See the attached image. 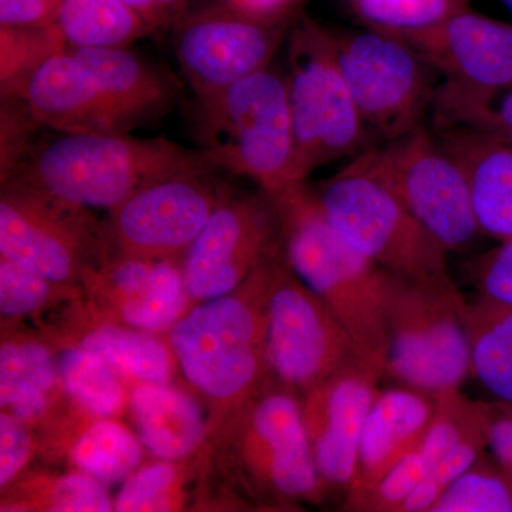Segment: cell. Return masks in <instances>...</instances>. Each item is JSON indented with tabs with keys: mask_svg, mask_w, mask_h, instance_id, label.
<instances>
[{
	"mask_svg": "<svg viewBox=\"0 0 512 512\" xmlns=\"http://www.w3.org/2000/svg\"><path fill=\"white\" fill-rule=\"evenodd\" d=\"M276 247L235 291L195 303L165 333L178 372L207 407L208 441L271 376L266 298Z\"/></svg>",
	"mask_w": 512,
	"mask_h": 512,
	"instance_id": "1",
	"label": "cell"
},
{
	"mask_svg": "<svg viewBox=\"0 0 512 512\" xmlns=\"http://www.w3.org/2000/svg\"><path fill=\"white\" fill-rule=\"evenodd\" d=\"M275 202L285 261L328 305L365 362L386 372L389 272L363 255L323 217L311 188L293 185Z\"/></svg>",
	"mask_w": 512,
	"mask_h": 512,
	"instance_id": "2",
	"label": "cell"
},
{
	"mask_svg": "<svg viewBox=\"0 0 512 512\" xmlns=\"http://www.w3.org/2000/svg\"><path fill=\"white\" fill-rule=\"evenodd\" d=\"M204 151L126 133L62 134L33 148L9 178L80 207L111 211L147 185L217 170ZM2 180V181H5Z\"/></svg>",
	"mask_w": 512,
	"mask_h": 512,
	"instance_id": "3",
	"label": "cell"
},
{
	"mask_svg": "<svg viewBox=\"0 0 512 512\" xmlns=\"http://www.w3.org/2000/svg\"><path fill=\"white\" fill-rule=\"evenodd\" d=\"M224 474L255 507L320 503L329 488L313 458L301 394L269 376L207 443Z\"/></svg>",
	"mask_w": 512,
	"mask_h": 512,
	"instance_id": "4",
	"label": "cell"
},
{
	"mask_svg": "<svg viewBox=\"0 0 512 512\" xmlns=\"http://www.w3.org/2000/svg\"><path fill=\"white\" fill-rule=\"evenodd\" d=\"M202 151L218 168L275 198L302 184L296 171L288 79L271 66L198 100Z\"/></svg>",
	"mask_w": 512,
	"mask_h": 512,
	"instance_id": "5",
	"label": "cell"
},
{
	"mask_svg": "<svg viewBox=\"0 0 512 512\" xmlns=\"http://www.w3.org/2000/svg\"><path fill=\"white\" fill-rule=\"evenodd\" d=\"M312 191L329 224L390 274L417 284H453L450 252L355 160Z\"/></svg>",
	"mask_w": 512,
	"mask_h": 512,
	"instance_id": "6",
	"label": "cell"
},
{
	"mask_svg": "<svg viewBox=\"0 0 512 512\" xmlns=\"http://www.w3.org/2000/svg\"><path fill=\"white\" fill-rule=\"evenodd\" d=\"M466 303L454 282L417 284L389 272L384 377L434 396L460 390L473 375Z\"/></svg>",
	"mask_w": 512,
	"mask_h": 512,
	"instance_id": "7",
	"label": "cell"
},
{
	"mask_svg": "<svg viewBox=\"0 0 512 512\" xmlns=\"http://www.w3.org/2000/svg\"><path fill=\"white\" fill-rule=\"evenodd\" d=\"M288 89L301 183L333 161L356 157L370 136L336 56L332 30L303 18L292 26Z\"/></svg>",
	"mask_w": 512,
	"mask_h": 512,
	"instance_id": "8",
	"label": "cell"
},
{
	"mask_svg": "<svg viewBox=\"0 0 512 512\" xmlns=\"http://www.w3.org/2000/svg\"><path fill=\"white\" fill-rule=\"evenodd\" d=\"M396 35L439 73L433 130L470 127L512 89V23L468 8L433 28Z\"/></svg>",
	"mask_w": 512,
	"mask_h": 512,
	"instance_id": "9",
	"label": "cell"
},
{
	"mask_svg": "<svg viewBox=\"0 0 512 512\" xmlns=\"http://www.w3.org/2000/svg\"><path fill=\"white\" fill-rule=\"evenodd\" d=\"M353 160L386 185L448 252L463 251L483 235L463 165L426 123L367 147Z\"/></svg>",
	"mask_w": 512,
	"mask_h": 512,
	"instance_id": "10",
	"label": "cell"
},
{
	"mask_svg": "<svg viewBox=\"0 0 512 512\" xmlns=\"http://www.w3.org/2000/svg\"><path fill=\"white\" fill-rule=\"evenodd\" d=\"M330 30L370 138L389 143L426 123L440 76L406 39L367 26Z\"/></svg>",
	"mask_w": 512,
	"mask_h": 512,
	"instance_id": "11",
	"label": "cell"
},
{
	"mask_svg": "<svg viewBox=\"0 0 512 512\" xmlns=\"http://www.w3.org/2000/svg\"><path fill=\"white\" fill-rule=\"evenodd\" d=\"M0 255L37 274L82 288L84 275L109 258L104 222L20 178L2 181Z\"/></svg>",
	"mask_w": 512,
	"mask_h": 512,
	"instance_id": "12",
	"label": "cell"
},
{
	"mask_svg": "<svg viewBox=\"0 0 512 512\" xmlns=\"http://www.w3.org/2000/svg\"><path fill=\"white\" fill-rule=\"evenodd\" d=\"M266 356L276 382L301 396L362 359L335 313L285 261L281 242L269 261Z\"/></svg>",
	"mask_w": 512,
	"mask_h": 512,
	"instance_id": "13",
	"label": "cell"
},
{
	"mask_svg": "<svg viewBox=\"0 0 512 512\" xmlns=\"http://www.w3.org/2000/svg\"><path fill=\"white\" fill-rule=\"evenodd\" d=\"M211 174L180 175L141 188L104 222L110 255L183 259L229 194Z\"/></svg>",
	"mask_w": 512,
	"mask_h": 512,
	"instance_id": "14",
	"label": "cell"
},
{
	"mask_svg": "<svg viewBox=\"0 0 512 512\" xmlns=\"http://www.w3.org/2000/svg\"><path fill=\"white\" fill-rule=\"evenodd\" d=\"M275 202L265 192L229 194L183 258L192 302L235 291L279 244Z\"/></svg>",
	"mask_w": 512,
	"mask_h": 512,
	"instance_id": "15",
	"label": "cell"
},
{
	"mask_svg": "<svg viewBox=\"0 0 512 512\" xmlns=\"http://www.w3.org/2000/svg\"><path fill=\"white\" fill-rule=\"evenodd\" d=\"M285 23H269L227 6L198 13L175 33V55L198 100L210 99L271 66Z\"/></svg>",
	"mask_w": 512,
	"mask_h": 512,
	"instance_id": "16",
	"label": "cell"
},
{
	"mask_svg": "<svg viewBox=\"0 0 512 512\" xmlns=\"http://www.w3.org/2000/svg\"><path fill=\"white\" fill-rule=\"evenodd\" d=\"M80 286L92 315L161 336L195 305L185 288L183 259L113 254Z\"/></svg>",
	"mask_w": 512,
	"mask_h": 512,
	"instance_id": "17",
	"label": "cell"
},
{
	"mask_svg": "<svg viewBox=\"0 0 512 512\" xmlns=\"http://www.w3.org/2000/svg\"><path fill=\"white\" fill-rule=\"evenodd\" d=\"M383 373L357 359L302 394V413L313 458L329 490L348 491L357 444Z\"/></svg>",
	"mask_w": 512,
	"mask_h": 512,
	"instance_id": "18",
	"label": "cell"
},
{
	"mask_svg": "<svg viewBox=\"0 0 512 512\" xmlns=\"http://www.w3.org/2000/svg\"><path fill=\"white\" fill-rule=\"evenodd\" d=\"M13 97L42 126L62 134L126 133L130 128L70 47L47 59Z\"/></svg>",
	"mask_w": 512,
	"mask_h": 512,
	"instance_id": "19",
	"label": "cell"
},
{
	"mask_svg": "<svg viewBox=\"0 0 512 512\" xmlns=\"http://www.w3.org/2000/svg\"><path fill=\"white\" fill-rule=\"evenodd\" d=\"M0 409L43 429L55 443L70 429L79 412L64 393L56 352L49 340L2 330Z\"/></svg>",
	"mask_w": 512,
	"mask_h": 512,
	"instance_id": "20",
	"label": "cell"
},
{
	"mask_svg": "<svg viewBox=\"0 0 512 512\" xmlns=\"http://www.w3.org/2000/svg\"><path fill=\"white\" fill-rule=\"evenodd\" d=\"M437 407V396L404 384L379 390L363 423L346 494L363 493L386 476L429 430Z\"/></svg>",
	"mask_w": 512,
	"mask_h": 512,
	"instance_id": "21",
	"label": "cell"
},
{
	"mask_svg": "<svg viewBox=\"0 0 512 512\" xmlns=\"http://www.w3.org/2000/svg\"><path fill=\"white\" fill-rule=\"evenodd\" d=\"M439 407L429 430L392 470L363 493L346 494L342 511L399 512L407 498L429 476L441 458L478 423L476 404L461 390L439 394Z\"/></svg>",
	"mask_w": 512,
	"mask_h": 512,
	"instance_id": "22",
	"label": "cell"
},
{
	"mask_svg": "<svg viewBox=\"0 0 512 512\" xmlns=\"http://www.w3.org/2000/svg\"><path fill=\"white\" fill-rule=\"evenodd\" d=\"M50 342L74 343L106 360L128 387L134 384L173 383L177 360L167 339L92 315L82 298L72 302L66 329L57 330Z\"/></svg>",
	"mask_w": 512,
	"mask_h": 512,
	"instance_id": "23",
	"label": "cell"
},
{
	"mask_svg": "<svg viewBox=\"0 0 512 512\" xmlns=\"http://www.w3.org/2000/svg\"><path fill=\"white\" fill-rule=\"evenodd\" d=\"M463 165L470 181L481 232L495 241L512 239V146L470 128L433 130Z\"/></svg>",
	"mask_w": 512,
	"mask_h": 512,
	"instance_id": "24",
	"label": "cell"
},
{
	"mask_svg": "<svg viewBox=\"0 0 512 512\" xmlns=\"http://www.w3.org/2000/svg\"><path fill=\"white\" fill-rule=\"evenodd\" d=\"M128 410L137 436L156 460H187L207 447V417L194 397L173 383L130 386Z\"/></svg>",
	"mask_w": 512,
	"mask_h": 512,
	"instance_id": "25",
	"label": "cell"
},
{
	"mask_svg": "<svg viewBox=\"0 0 512 512\" xmlns=\"http://www.w3.org/2000/svg\"><path fill=\"white\" fill-rule=\"evenodd\" d=\"M72 50L130 128L160 113L178 96L180 86L171 74L134 55L126 47Z\"/></svg>",
	"mask_w": 512,
	"mask_h": 512,
	"instance_id": "26",
	"label": "cell"
},
{
	"mask_svg": "<svg viewBox=\"0 0 512 512\" xmlns=\"http://www.w3.org/2000/svg\"><path fill=\"white\" fill-rule=\"evenodd\" d=\"M60 382L77 412L89 419H119L128 409V384L101 357L74 343L55 342Z\"/></svg>",
	"mask_w": 512,
	"mask_h": 512,
	"instance_id": "27",
	"label": "cell"
},
{
	"mask_svg": "<svg viewBox=\"0 0 512 512\" xmlns=\"http://www.w3.org/2000/svg\"><path fill=\"white\" fill-rule=\"evenodd\" d=\"M473 376L495 400L512 404V308L476 296L466 303Z\"/></svg>",
	"mask_w": 512,
	"mask_h": 512,
	"instance_id": "28",
	"label": "cell"
},
{
	"mask_svg": "<svg viewBox=\"0 0 512 512\" xmlns=\"http://www.w3.org/2000/svg\"><path fill=\"white\" fill-rule=\"evenodd\" d=\"M0 510L47 512L114 511L109 487L84 471L23 473L2 490Z\"/></svg>",
	"mask_w": 512,
	"mask_h": 512,
	"instance_id": "29",
	"label": "cell"
},
{
	"mask_svg": "<svg viewBox=\"0 0 512 512\" xmlns=\"http://www.w3.org/2000/svg\"><path fill=\"white\" fill-rule=\"evenodd\" d=\"M140 437L117 419H87L67 454L77 470L109 485L123 484L143 464Z\"/></svg>",
	"mask_w": 512,
	"mask_h": 512,
	"instance_id": "30",
	"label": "cell"
},
{
	"mask_svg": "<svg viewBox=\"0 0 512 512\" xmlns=\"http://www.w3.org/2000/svg\"><path fill=\"white\" fill-rule=\"evenodd\" d=\"M56 25L72 49L126 47L151 30L124 0H63Z\"/></svg>",
	"mask_w": 512,
	"mask_h": 512,
	"instance_id": "31",
	"label": "cell"
},
{
	"mask_svg": "<svg viewBox=\"0 0 512 512\" xmlns=\"http://www.w3.org/2000/svg\"><path fill=\"white\" fill-rule=\"evenodd\" d=\"M208 453L202 450L187 460H156L141 464L121 485L114 497V511H180L188 505V484L207 468Z\"/></svg>",
	"mask_w": 512,
	"mask_h": 512,
	"instance_id": "32",
	"label": "cell"
},
{
	"mask_svg": "<svg viewBox=\"0 0 512 512\" xmlns=\"http://www.w3.org/2000/svg\"><path fill=\"white\" fill-rule=\"evenodd\" d=\"M429 512H512V476L484 451L448 485Z\"/></svg>",
	"mask_w": 512,
	"mask_h": 512,
	"instance_id": "33",
	"label": "cell"
},
{
	"mask_svg": "<svg viewBox=\"0 0 512 512\" xmlns=\"http://www.w3.org/2000/svg\"><path fill=\"white\" fill-rule=\"evenodd\" d=\"M66 47L69 46L56 23L39 28L0 26L2 97L16 96L36 69Z\"/></svg>",
	"mask_w": 512,
	"mask_h": 512,
	"instance_id": "34",
	"label": "cell"
},
{
	"mask_svg": "<svg viewBox=\"0 0 512 512\" xmlns=\"http://www.w3.org/2000/svg\"><path fill=\"white\" fill-rule=\"evenodd\" d=\"M82 298V288L60 284L0 255L2 322L29 318L60 302Z\"/></svg>",
	"mask_w": 512,
	"mask_h": 512,
	"instance_id": "35",
	"label": "cell"
},
{
	"mask_svg": "<svg viewBox=\"0 0 512 512\" xmlns=\"http://www.w3.org/2000/svg\"><path fill=\"white\" fill-rule=\"evenodd\" d=\"M473 0H349L350 9L367 26L393 33L433 28L470 8Z\"/></svg>",
	"mask_w": 512,
	"mask_h": 512,
	"instance_id": "36",
	"label": "cell"
},
{
	"mask_svg": "<svg viewBox=\"0 0 512 512\" xmlns=\"http://www.w3.org/2000/svg\"><path fill=\"white\" fill-rule=\"evenodd\" d=\"M487 450V440L478 420V423L447 451L446 456L441 458L416 491L404 501L399 512H429L431 505L443 494L448 485L453 484Z\"/></svg>",
	"mask_w": 512,
	"mask_h": 512,
	"instance_id": "37",
	"label": "cell"
},
{
	"mask_svg": "<svg viewBox=\"0 0 512 512\" xmlns=\"http://www.w3.org/2000/svg\"><path fill=\"white\" fill-rule=\"evenodd\" d=\"M467 274L478 296L512 308V239L471 259Z\"/></svg>",
	"mask_w": 512,
	"mask_h": 512,
	"instance_id": "38",
	"label": "cell"
},
{
	"mask_svg": "<svg viewBox=\"0 0 512 512\" xmlns=\"http://www.w3.org/2000/svg\"><path fill=\"white\" fill-rule=\"evenodd\" d=\"M2 180L15 173L32 153L29 140L36 126H42L28 106L16 97H2Z\"/></svg>",
	"mask_w": 512,
	"mask_h": 512,
	"instance_id": "39",
	"label": "cell"
},
{
	"mask_svg": "<svg viewBox=\"0 0 512 512\" xmlns=\"http://www.w3.org/2000/svg\"><path fill=\"white\" fill-rule=\"evenodd\" d=\"M32 427L16 414L0 413V490L9 487L25 473L36 448L37 439Z\"/></svg>",
	"mask_w": 512,
	"mask_h": 512,
	"instance_id": "40",
	"label": "cell"
},
{
	"mask_svg": "<svg viewBox=\"0 0 512 512\" xmlns=\"http://www.w3.org/2000/svg\"><path fill=\"white\" fill-rule=\"evenodd\" d=\"M474 404L488 450L512 476V404L500 400Z\"/></svg>",
	"mask_w": 512,
	"mask_h": 512,
	"instance_id": "41",
	"label": "cell"
},
{
	"mask_svg": "<svg viewBox=\"0 0 512 512\" xmlns=\"http://www.w3.org/2000/svg\"><path fill=\"white\" fill-rule=\"evenodd\" d=\"M63 0H0V26L55 25Z\"/></svg>",
	"mask_w": 512,
	"mask_h": 512,
	"instance_id": "42",
	"label": "cell"
},
{
	"mask_svg": "<svg viewBox=\"0 0 512 512\" xmlns=\"http://www.w3.org/2000/svg\"><path fill=\"white\" fill-rule=\"evenodd\" d=\"M470 130L512 146V89L473 121Z\"/></svg>",
	"mask_w": 512,
	"mask_h": 512,
	"instance_id": "43",
	"label": "cell"
},
{
	"mask_svg": "<svg viewBox=\"0 0 512 512\" xmlns=\"http://www.w3.org/2000/svg\"><path fill=\"white\" fill-rule=\"evenodd\" d=\"M301 0H227L229 6L269 23H285L286 16Z\"/></svg>",
	"mask_w": 512,
	"mask_h": 512,
	"instance_id": "44",
	"label": "cell"
},
{
	"mask_svg": "<svg viewBox=\"0 0 512 512\" xmlns=\"http://www.w3.org/2000/svg\"><path fill=\"white\" fill-rule=\"evenodd\" d=\"M124 2L140 13L141 18L146 20L151 29L156 28L164 20V13L157 8L153 0H124Z\"/></svg>",
	"mask_w": 512,
	"mask_h": 512,
	"instance_id": "45",
	"label": "cell"
},
{
	"mask_svg": "<svg viewBox=\"0 0 512 512\" xmlns=\"http://www.w3.org/2000/svg\"><path fill=\"white\" fill-rule=\"evenodd\" d=\"M153 2L156 3L157 8L165 15V10L171 8V6L177 5L180 0H153Z\"/></svg>",
	"mask_w": 512,
	"mask_h": 512,
	"instance_id": "46",
	"label": "cell"
},
{
	"mask_svg": "<svg viewBox=\"0 0 512 512\" xmlns=\"http://www.w3.org/2000/svg\"><path fill=\"white\" fill-rule=\"evenodd\" d=\"M501 3H503V5L505 6V8H507L508 10H510L511 12V15H512V0H500Z\"/></svg>",
	"mask_w": 512,
	"mask_h": 512,
	"instance_id": "47",
	"label": "cell"
}]
</instances>
